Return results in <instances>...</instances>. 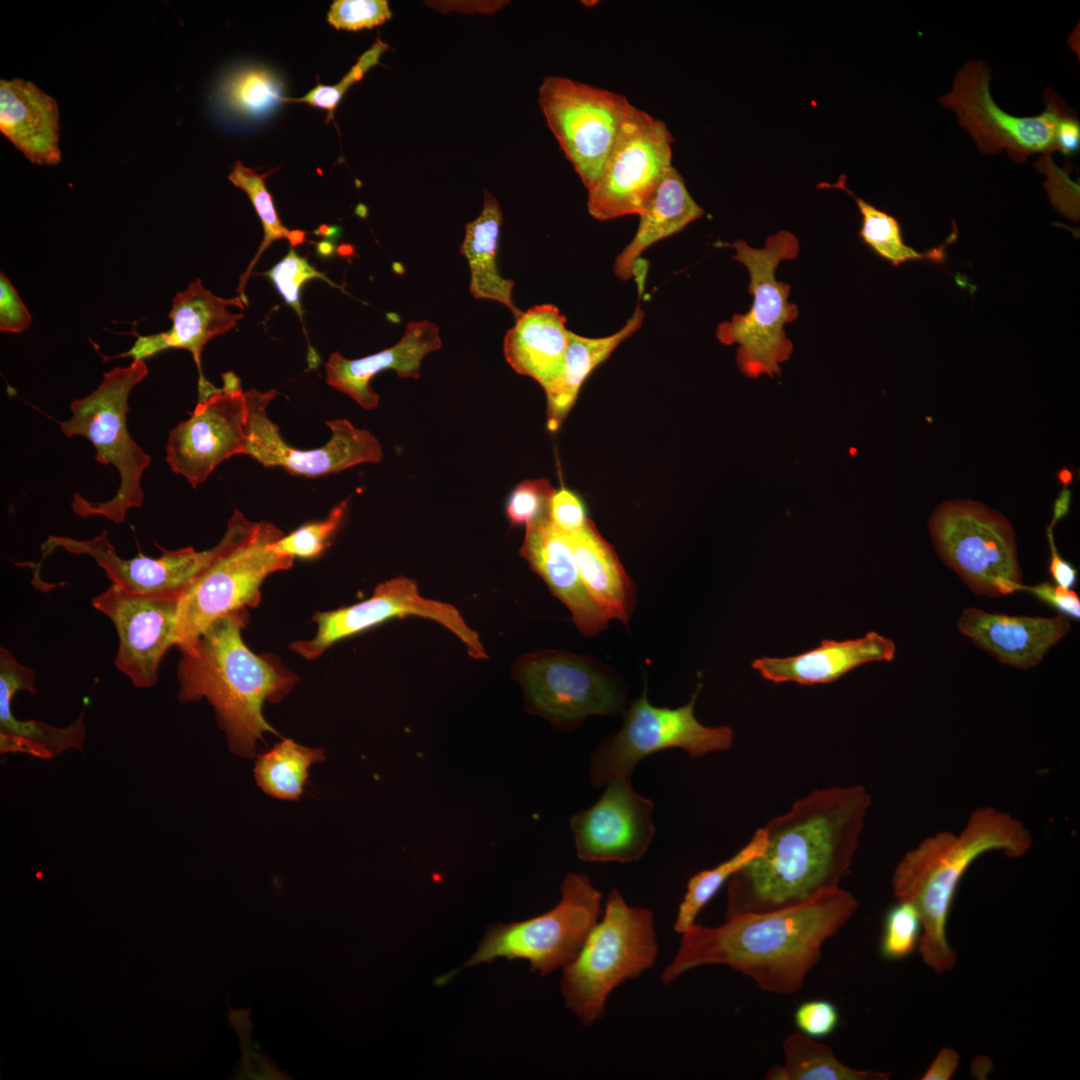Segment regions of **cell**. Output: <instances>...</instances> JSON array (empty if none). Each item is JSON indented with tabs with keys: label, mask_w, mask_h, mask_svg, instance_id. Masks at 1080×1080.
<instances>
[{
	"label": "cell",
	"mask_w": 1080,
	"mask_h": 1080,
	"mask_svg": "<svg viewBox=\"0 0 1080 1080\" xmlns=\"http://www.w3.org/2000/svg\"><path fill=\"white\" fill-rule=\"evenodd\" d=\"M871 796L863 786L816 789L763 828L764 852L728 881L726 918L806 903L848 872Z\"/></svg>",
	"instance_id": "6da1fadb"
},
{
	"label": "cell",
	"mask_w": 1080,
	"mask_h": 1080,
	"mask_svg": "<svg viewBox=\"0 0 1080 1080\" xmlns=\"http://www.w3.org/2000/svg\"><path fill=\"white\" fill-rule=\"evenodd\" d=\"M857 900L837 887L806 903L726 918L717 927L693 924L663 970L670 983L703 965H726L767 992L790 995L818 964L822 945L853 916Z\"/></svg>",
	"instance_id": "7a4b0ae2"
},
{
	"label": "cell",
	"mask_w": 1080,
	"mask_h": 1080,
	"mask_svg": "<svg viewBox=\"0 0 1080 1080\" xmlns=\"http://www.w3.org/2000/svg\"><path fill=\"white\" fill-rule=\"evenodd\" d=\"M1031 845V834L1019 819L983 807L972 812L960 833H936L902 857L892 876L893 894L897 901L908 902L918 911L922 932L917 949L934 972L950 971L957 964L947 924L969 867L987 852L1001 851L1008 858H1018Z\"/></svg>",
	"instance_id": "3957f363"
},
{
	"label": "cell",
	"mask_w": 1080,
	"mask_h": 1080,
	"mask_svg": "<svg viewBox=\"0 0 1080 1080\" xmlns=\"http://www.w3.org/2000/svg\"><path fill=\"white\" fill-rule=\"evenodd\" d=\"M246 609L215 620L196 649L178 666L181 702L208 700L225 731L230 750L252 758L264 732L278 734L265 720V701L279 702L298 678L267 656L254 654L243 642Z\"/></svg>",
	"instance_id": "277c9868"
},
{
	"label": "cell",
	"mask_w": 1080,
	"mask_h": 1080,
	"mask_svg": "<svg viewBox=\"0 0 1080 1080\" xmlns=\"http://www.w3.org/2000/svg\"><path fill=\"white\" fill-rule=\"evenodd\" d=\"M658 955L652 912L609 893L601 920L577 956L563 968L560 982L566 1006L590 1026L605 1014L610 993L651 968Z\"/></svg>",
	"instance_id": "5b68a950"
},
{
	"label": "cell",
	"mask_w": 1080,
	"mask_h": 1080,
	"mask_svg": "<svg viewBox=\"0 0 1080 1080\" xmlns=\"http://www.w3.org/2000/svg\"><path fill=\"white\" fill-rule=\"evenodd\" d=\"M147 375L144 360L115 367L104 373L94 391L71 403L68 420L58 422L66 437L87 438L96 449L95 459L101 464L113 465L120 477L116 494L107 501L91 502L76 493L71 508L80 517L101 515L119 524L125 520L129 509L142 506L141 479L151 458L130 435L127 413L130 392Z\"/></svg>",
	"instance_id": "8992f818"
},
{
	"label": "cell",
	"mask_w": 1080,
	"mask_h": 1080,
	"mask_svg": "<svg viewBox=\"0 0 1080 1080\" xmlns=\"http://www.w3.org/2000/svg\"><path fill=\"white\" fill-rule=\"evenodd\" d=\"M733 260L749 272L748 291L753 296L745 314H735L718 325L716 336L726 345L737 344V364L749 377L779 372V364L792 352L793 345L784 326L798 317V307L789 302L790 285L776 279L779 264L798 256L799 241L786 230L769 236L762 248H753L743 240L731 244Z\"/></svg>",
	"instance_id": "52a82bcc"
},
{
	"label": "cell",
	"mask_w": 1080,
	"mask_h": 1080,
	"mask_svg": "<svg viewBox=\"0 0 1080 1080\" xmlns=\"http://www.w3.org/2000/svg\"><path fill=\"white\" fill-rule=\"evenodd\" d=\"M601 901L602 894L587 875L570 873L562 882L561 900L555 907L523 921L490 925L464 967L505 958L527 960L530 971L541 975L564 968L598 922Z\"/></svg>",
	"instance_id": "ba28073f"
},
{
	"label": "cell",
	"mask_w": 1080,
	"mask_h": 1080,
	"mask_svg": "<svg viewBox=\"0 0 1080 1080\" xmlns=\"http://www.w3.org/2000/svg\"><path fill=\"white\" fill-rule=\"evenodd\" d=\"M933 545L947 566L978 595L1022 590L1013 528L995 510L971 500L939 505L929 519Z\"/></svg>",
	"instance_id": "9c48e42d"
},
{
	"label": "cell",
	"mask_w": 1080,
	"mask_h": 1080,
	"mask_svg": "<svg viewBox=\"0 0 1080 1080\" xmlns=\"http://www.w3.org/2000/svg\"><path fill=\"white\" fill-rule=\"evenodd\" d=\"M283 535L275 525L259 522L248 541L221 555L186 588L179 599L176 621V647L182 655L195 651L201 635L215 620L256 607L264 579L293 565L294 557L271 548Z\"/></svg>",
	"instance_id": "30bf717a"
},
{
	"label": "cell",
	"mask_w": 1080,
	"mask_h": 1080,
	"mask_svg": "<svg viewBox=\"0 0 1080 1080\" xmlns=\"http://www.w3.org/2000/svg\"><path fill=\"white\" fill-rule=\"evenodd\" d=\"M527 710L561 730L579 727L592 715L624 713L623 686L593 658L562 650H540L519 658L512 668Z\"/></svg>",
	"instance_id": "8fae6325"
},
{
	"label": "cell",
	"mask_w": 1080,
	"mask_h": 1080,
	"mask_svg": "<svg viewBox=\"0 0 1080 1080\" xmlns=\"http://www.w3.org/2000/svg\"><path fill=\"white\" fill-rule=\"evenodd\" d=\"M699 684L691 700L678 708L653 706L647 688L624 711L620 730L603 739L591 755L590 778L599 787L609 781L630 778L635 766L656 752L680 748L692 758L725 751L733 743L729 726H705L694 715Z\"/></svg>",
	"instance_id": "7c38bea8"
},
{
	"label": "cell",
	"mask_w": 1080,
	"mask_h": 1080,
	"mask_svg": "<svg viewBox=\"0 0 1080 1080\" xmlns=\"http://www.w3.org/2000/svg\"><path fill=\"white\" fill-rule=\"evenodd\" d=\"M990 79V68L983 61L969 60L956 73L951 90L939 98L943 107L955 113L978 150L985 154L1006 150L1019 163L1033 154L1057 151L1058 123L1072 108L1048 88L1041 114L1031 117L1009 114L993 99Z\"/></svg>",
	"instance_id": "4fadbf2b"
},
{
	"label": "cell",
	"mask_w": 1080,
	"mask_h": 1080,
	"mask_svg": "<svg viewBox=\"0 0 1080 1080\" xmlns=\"http://www.w3.org/2000/svg\"><path fill=\"white\" fill-rule=\"evenodd\" d=\"M539 105L565 157L587 190L599 178L631 104L619 93L546 76Z\"/></svg>",
	"instance_id": "5bb4252c"
},
{
	"label": "cell",
	"mask_w": 1080,
	"mask_h": 1080,
	"mask_svg": "<svg viewBox=\"0 0 1080 1080\" xmlns=\"http://www.w3.org/2000/svg\"><path fill=\"white\" fill-rule=\"evenodd\" d=\"M259 523L247 520L234 510L221 540L212 548L196 551L193 547L164 550L153 558L139 553L131 559L121 558L104 529L99 535L85 540L51 535L42 544L43 558L58 548L69 553L87 555L106 572L107 578L127 592L142 595L181 596L186 588L224 553L248 541ZM42 558V559H43Z\"/></svg>",
	"instance_id": "9a60e30c"
},
{
	"label": "cell",
	"mask_w": 1080,
	"mask_h": 1080,
	"mask_svg": "<svg viewBox=\"0 0 1080 1080\" xmlns=\"http://www.w3.org/2000/svg\"><path fill=\"white\" fill-rule=\"evenodd\" d=\"M673 137L666 124L631 105L587 208L605 221L640 214L672 167Z\"/></svg>",
	"instance_id": "2e32d148"
},
{
	"label": "cell",
	"mask_w": 1080,
	"mask_h": 1080,
	"mask_svg": "<svg viewBox=\"0 0 1080 1080\" xmlns=\"http://www.w3.org/2000/svg\"><path fill=\"white\" fill-rule=\"evenodd\" d=\"M247 403L246 455L265 467L278 466L294 476L315 478L337 473L362 463H378L383 453L378 440L368 431L356 428L346 419L328 421L332 436L324 446L312 450L288 445L278 426L271 421L267 407L276 397L272 389L245 392Z\"/></svg>",
	"instance_id": "e0dca14e"
},
{
	"label": "cell",
	"mask_w": 1080,
	"mask_h": 1080,
	"mask_svg": "<svg viewBox=\"0 0 1080 1080\" xmlns=\"http://www.w3.org/2000/svg\"><path fill=\"white\" fill-rule=\"evenodd\" d=\"M419 616L438 622L454 633L475 659L488 658L478 634L453 605L420 595L417 583L399 576L379 584L373 595L355 605L317 613V633L311 640L296 641L291 649L306 659L319 657L330 645L389 619Z\"/></svg>",
	"instance_id": "ac0fdd59"
},
{
	"label": "cell",
	"mask_w": 1080,
	"mask_h": 1080,
	"mask_svg": "<svg viewBox=\"0 0 1080 1080\" xmlns=\"http://www.w3.org/2000/svg\"><path fill=\"white\" fill-rule=\"evenodd\" d=\"M222 379L223 387L198 402L190 417L170 431L166 443L171 471L193 488L223 461L246 455V395L233 372L222 374Z\"/></svg>",
	"instance_id": "d6986e66"
},
{
	"label": "cell",
	"mask_w": 1080,
	"mask_h": 1080,
	"mask_svg": "<svg viewBox=\"0 0 1080 1080\" xmlns=\"http://www.w3.org/2000/svg\"><path fill=\"white\" fill-rule=\"evenodd\" d=\"M179 599L130 593L113 583L92 599L93 607L112 621L118 634L115 666L136 688L156 686L160 661L176 646Z\"/></svg>",
	"instance_id": "ffe728a7"
},
{
	"label": "cell",
	"mask_w": 1080,
	"mask_h": 1080,
	"mask_svg": "<svg viewBox=\"0 0 1080 1080\" xmlns=\"http://www.w3.org/2000/svg\"><path fill=\"white\" fill-rule=\"evenodd\" d=\"M653 809V802L633 789L630 778L609 781L590 808L570 818L577 856L584 862L640 859L654 836Z\"/></svg>",
	"instance_id": "44dd1931"
},
{
	"label": "cell",
	"mask_w": 1080,
	"mask_h": 1080,
	"mask_svg": "<svg viewBox=\"0 0 1080 1080\" xmlns=\"http://www.w3.org/2000/svg\"><path fill=\"white\" fill-rule=\"evenodd\" d=\"M519 553L567 606L580 633L594 636L607 627L609 619L586 589L567 535L548 515L526 526Z\"/></svg>",
	"instance_id": "7402d4cb"
},
{
	"label": "cell",
	"mask_w": 1080,
	"mask_h": 1080,
	"mask_svg": "<svg viewBox=\"0 0 1080 1080\" xmlns=\"http://www.w3.org/2000/svg\"><path fill=\"white\" fill-rule=\"evenodd\" d=\"M36 672L20 664L6 648L0 649V753L26 754L53 759L67 750H81L86 740L84 711L65 727L14 716L12 701L17 692L37 693Z\"/></svg>",
	"instance_id": "603a6c76"
},
{
	"label": "cell",
	"mask_w": 1080,
	"mask_h": 1080,
	"mask_svg": "<svg viewBox=\"0 0 1080 1080\" xmlns=\"http://www.w3.org/2000/svg\"><path fill=\"white\" fill-rule=\"evenodd\" d=\"M958 629L999 662L1021 669L1038 665L1070 631L1068 617L1009 616L967 608Z\"/></svg>",
	"instance_id": "cb8c5ba5"
},
{
	"label": "cell",
	"mask_w": 1080,
	"mask_h": 1080,
	"mask_svg": "<svg viewBox=\"0 0 1080 1080\" xmlns=\"http://www.w3.org/2000/svg\"><path fill=\"white\" fill-rule=\"evenodd\" d=\"M441 346L437 325L427 320L411 321L394 346L378 353L359 359H347L339 352L332 353L325 366V380L362 408L372 410L380 400L370 386L375 375L393 369L401 378H419L422 359Z\"/></svg>",
	"instance_id": "d4e9b609"
},
{
	"label": "cell",
	"mask_w": 1080,
	"mask_h": 1080,
	"mask_svg": "<svg viewBox=\"0 0 1080 1080\" xmlns=\"http://www.w3.org/2000/svg\"><path fill=\"white\" fill-rule=\"evenodd\" d=\"M229 306L244 309L247 306L242 296L225 299L206 289L198 278L187 289L173 298L169 318L172 327L169 331L155 335L157 353L170 349L188 350L198 369V402L216 393L220 388L212 385L203 375L201 353L212 338L222 335L236 327L244 317L228 310Z\"/></svg>",
	"instance_id": "484cf974"
},
{
	"label": "cell",
	"mask_w": 1080,
	"mask_h": 1080,
	"mask_svg": "<svg viewBox=\"0 0 1080 1080\" xmlns=\"http://www.w3.org/2000/svg\"><path fill=\"white\" fill-rule=\"evenodd\" d=\"M895 651L891 639L871 631L853 640L824 639L818 647L794 656L757 658L752 668L773 683L826 684L863 664L891 661Z\"/></svg>",
	"instance_id": "4316f807"
},
{
	"label": "cell",
	"mask_w": 1080,
	"mask_h": 1080,
	"mask_svg": "<svg viewBox=\"0 0 1080 1080\" xmlns=\"http://www.w3.org/2000/svg\"><path fill=\"white\" fill-rule=\"evenodd\" d=\"M0 131L35 164L61 160L57 102L32 82L0 81Z\"/></svg>",
	"instance_id": "83f0119b"
},
{
	"label": "cell",
	"mask_w": 1080,
	"mask_h": 1080,
	"mask_svg": "<svg viewBox=\"0 0 1080 1080\" xmlns=\"http://www.w3.org/2000/svg\"><path fill=\"white\" fill-rule=\"evenodd\" d=\"M568 340L565 316L555 305L541 304L516 318L505 335L503 352L516 373L545 388L563 371Z\"/></svg>",
	"instance_id": "f1b7e54d"
},
{
	"label": "cell",
	"mask_w": 1080,
	"mask_h": 1080,
	"mask_svg": "<svg viewBox=\"0 0 1080 1080\" xmlns=\"http://www.w3.org/2000/svg\"><path fill=\"white\" fill-rule=\"evenodd\" d=\"M704 210L692 198L685 181L674 166L670 167L659 186L639 214V225L632 241L616 257L614 272L621 280L636 277L644 281L646 268L640 264L641 254L654 243L682 231L701 218Z\"/></svg>",
	"instance_id": "f546056e"
},
{
	"label": "cell",
	"mask_w": 1080,
	"mask_h": 1080,
	"mask_svg": "<svg viewBox=\"0 0 1080 1080\" xmlns=\"http://www.w3.org/2000/svg\"><path fill=\"white\" fill-rule=\"evenodd\" d=\"M566 535L591 597L609 620L626 623L635 605V586L614 548L590 519L581 529Z\"/></svg>",
	"instance_id": "4dcf8cb0"
},
{
	"label": "cell",
	"mask_w": 1080,
	"mask_h": 1080,
	"mask_svg": "<svg viewBox=\"0 0 1080 1080\" xmlns=\"http://www.w3.org/2000/svg\"><path fill=\"white\" fill-rule=\"evenodd\" d=\"M643 320L644 312L638 306L625 325L612 335L589 338L569 331L563 371L557 379L543 388L547 398L549 431L555 432L560 428L587 377L641 327Z\"/></svg>",
	"instance_id": "1f68e13d"
},
{
	"label": "cell",
	"mask_w": 1080,
	"mask_h": 1080,
	"mask_svg": "<svg viewBox=\"0 0 1080 1080\" xmlns=\"http://www.w3.org/2000/svg\"><path fill=\"white\" fill-rule=\"evenodd\" d=\"M503 215L497 199L484 190L480 215L465 225L461 254L469 263L470 293L475 299L497 301L505 305L515 319L522 313L512 300L514 281L503 278L497 268V249Z\"/></svg>",
	"instance_id": "d6a6232c"
},
{
	"label": "cell",
	"mask_w": 1080,
	"mask_h": 1080,
	"mask_svg": "<svg viewBox=\"0 0 1080 1080\" xmlns=\"http://www.w3.org/2000/svg\"><path fill=\"white\" fill-rule=\"evenodd\" d=\"M820 186L841 189L855 200L861 215L859 238L877 256L888 261L894 267L911 261H927L935 264L945 263L947 245L957 238V228H954L945 243L920 252L904 242L900 222L886 211L856 196L846 187L843 175L839 177L835 184H821Z\"/></svg>",
	"instance_id": "836d02e7"
},
{
	"label": "cell",
	"mask_w": 1080,
	"mask_h": 1080,
	"mask_svg": "<svg viewBox=\"0 0 1080 1080\" xmlns=\"http://www.w3.org/2000/svg\"><path fill=\"white\" fill-rule=\"evenodd\" d=\"M783 1065L769 1068L768 1080H887L886 1072L857 1070L844 1065L833 1050L799 1031L789 1034L782 1045Z\"/></svg>",
	"instance_id": "e575fe53"
},
{
	"label": "cell",
	"mask_w": 1080,
	"mask_h": 1080,
	"mask_svg": "<svg viewBox=\"0 0 1080 1080\" xmlns=\"http://www.w3.org/2000/svg\"><path fill=\"white\" fill-rule=\"evenodd\" d=\"M285 84L272 69L243 65L231 70L219 87V99L231 114L246 120H262L275 113L287 97Z\"/></svg>",
	"instance_id": "d590c367"
},
{
	"label": "cell",
	"mask_w": 1080,
	"mask_h": 1080,
	"mask_svg": "<svg viewBox=\"0 0 1080 1080\" xmlns=\"http://www.w3.org/2000/svg\"><path fill=\"white\" fill-rule=\"evenodd\" d=\"M326 759L321 748H309L283 739L258 756L254 776L267 795L282 800H298L309 778V768Z\"/></svg>",
	"instance_id": "8d00e7d4"
},
{
	"label": "cell",
	"mask_w": 1080,
	"mask_h": 1080,
	"mask_svg": "<svg viewBox=\"0 0 1080 1080\" xmlns=\"http://www.w3.org/2000/svg\"><path fill=\"white\" fill-rule=\"evenodd\" d=\"M767 844L763 827L758 828L750 841L727 860L711 869H705L693 875L688 883L685 895L679 905L674 929L683 933L689 929L708 902L720 888L748 862L760 856Z\"/></svg>",
	"instance_id": "74e56055"
},
{
	"label": "cell",
	"mask_w": 1080,
	"mask_h": 1080,
	"mask_svg": "<svg viewBox=\"0 0 1080 1080\" xmlns=\"http://www.w3.org/2000/svg\"><path fill=\"white\" fill-rule=\"evenodd\" d=\"M271 173L272 171L267 173H257L255 170L246 167L242 162L236 161L228 176V179L232 184L248 195L261 220L264 231L263 240L255 257L249 264L247 270L240 277L237 291L239 293L238 295L242 296L245 301H247V297L244 290L247 280L258 259L271 243L280 239H287L291 246H297L306 240V232L302 230H289L281 223L272 196L265 185V179Z\"/></svg>",
	"instance_id": "f35d334b"
},
{
	"label": "cell",
	"mask_w": 1080,
	"mask_h": 1080,
	"mask_svg": "<svg viewBox=\"0 0 1080 1080\" xmlns=\"http://www.w3.org/2000/svg\"><path fill=\"white\" fill-rule=\"evenodd\" d=\"M922 925L918 911L908 903L898 901L883 918L879 953L889 961L903 960L918 948Z\"/></svg>",
	"instance_id": "ab89813d"
},
{
	"label": "cell",
	"mask_w": 1080,
	"mask_h": 1080,
	"mask_svg": "<svg viewBox=\"0 0 1080 1080\" xmlns=\"http://www.w3.org/2000/svg\"><path fill=\"white\" fill-rule=\"evenodd\" d=\"M349 497L336 505L321 521L307 523L271 544L274 552L292 557L314 558L320 555L328 540L340 526L349 504Z\"/></svg>",
	"instance_id": "60d3db41"
},
{
	"label": "cell",
	"mask_w": 1080,
	"mask_h": 1080,
	"mask_svg": "<svg viewBox=\"0 0 1080 1080\" xmlns=\"http://www.w3.org/2000/svg\"><path fill=\"white\" fill-rule=\"evenodd\" d=\"M388 49V44L378 37L374 44L359 56L356 63L339 83L332 86L318 83L303 97L287 98L285 103H306L312 107L326 110V123H328L334 119V112L347 90L354 83L360 81L371 68L378 65L381 55Z\"/></svg>",
	"instance_id": "b9f144b4"
},
{
	"label": "cell",
	"mask_w": 1080,
	"mask_h": 1080,
	"mask_svg": "<svg viewBox=\"0 0 1080 1080\" xmlns=\"http://www.w3.org/2000/svg\"><path fill=\"white\" fill-rule=\"evenodd\" d=\"M262 274L271 280L284 301L296 311L302 323L300 291L303 284L311 279H321L333 284L324 273L312 266L307 258L298 255L293 248L282 260Z\"/></svg>",
	"instance_id": "7bdbcfd3"
},
{
	"label": "cell",
	"mask_w": 1080,
	"mask_h": 1080,
	"mask_svg": "<svg viewBox=\"0 0 1080 1080\" xmlns=\"http://www.w3.org/2000/svg\"><path fill=\"white\" fill-rule=\"evenodd\" d=\"M556 489L546 478L524 480L511 492L506 515L512 525L526 526L548 515L549 505Z\"/></svg>",
	"instance_id": "ee69618b"
},
{
	"label": "cell",
	"mask_w": 1080,
	"mask_h": 1080,
	"mask_svg": "<svg viewBox=\"0 0 1080 1080\" xmlns=\"http://www.w3.org/2000/svg\"><path fill=\"white\" fill-rule=\"evenodd\" d=\"M391 17L386 0H335L327 21L337 30L359 31L383 25Z\"/></svg>",
	"instance_id": "f6af8a7d"
},
{
	"label": "cell",
	"mask_w": 1080,
	"mask_h": 1080,
	"mask_svg": "<svg viewBox=\"0 0 1080 1080\" xmlns=\"http://www.w3.org/2000/svg\"><path fill=\"white\" fill-rule=\"evenodd\" d=\"M793 1018L799 1032L814 1039L831 1035L840 1021L839 1011L835 1004L822 999L801 1003L796 1008Z\"/></svg>",
	"instance_id": "bcb514c9"
},
{
	"label": "cell",
	"mask_w": 1080,
	"mask_h": 1080,
	"mask_svg": "<svg viewBox=\"0 0 1080 1080\" xmlns=\"http://www.w3.org/2000/svg\"><path fill=\"white\" fill-rule=\"evenodd\" d=\"M548 516L551 522L565 534L578 531L589 520L582 499L566 488L556 490L552 496Z\"/></svg>",
	"instance_id": "7dc6e473"
},
{
	"label": "cell",
	"mask_w": 1080,
	"mask_h": 1080,
	"mask_svg": "<svg viewBox=\"0 0 1080 1080\" xmlns=\"http://www.w3.org/2000/svg\"><path fill=\"white\" fill-rule=\"evenodd\" d=\"M31 315L8 280L0 274V330L19 333L29 327Z\"/></svg>",
	"instance_id": "c3c4849f"
},
{
	"label": "cell",
	"mask_w": 1080,
	"mask_h": 1080,
	"mask_svg": "<svg viewBox=\"0 0 1080 1080\" xmlns=\"http://www.w3.org/2000/svg\"><path fill=\"white\" fill-rule=\"evenodd\" d=\"M1022 590L1032 593L1040 600L1059 610L1066 617L1074 619L1080 617V599L1071 588L1040 583L1029 587L1023 585Z\"/></svg>",
	"instance_id": "681fc988"
},
{
	"label": "cell",
	"mask_w": 1080,
	"mask_h": 1080,
	"mask_svg": "<svg viewBox=\"0 0 1080 1080\" xmlns=\"http://www.w3.org/2000/svg\"><path fill=\"white\" fill-rule=\"evenodd\" d=\"M1057 150L1065 156H1071L1080 148V122L1075 110L1064 115L1056 131Z\"/></svg>",
	"instance_id": "f907efd6"
},
{
	"label": "cell",
	"mask_w": 1080,
	"mask_h": 1080,
	"mask_svg": "<svg viewBox=\"0 0 1080 1080\" xmlns=\"http://www.w3.org/2000/svg\"><path fill=\"white\" fill-rule=\"evenodd\" d=\"M1047 536L1051 553L1049 572L1058 586L1071 588L1076 581L1077 571L1058 553L1054 542L1052 526H1048Z\"/></svg>",
	"instance_id": "816d5d0a"
},
{
	"label": "cell",
	"mask_w": 1080,
	"mask_h": 1080,
	"mask_svg": "<svg viewBox=\"0 0 1080 1080\" xmlns=\"http://www.w3.org/2000/svg\"><path fill=\"white\" fill-rule=\"evenodd\" d=\"M959 1065V1054L956 1050L943 1047L922 1075V1080H949L954 1075Z\"/></svg>",
	"instance_id": "f5cc1de1"
},
{
	"label": "cell",
	"mask_w": 1080,
	"mask_h": 1080,
	"mask_svg": "<svg viewBox=\"0 0 1080 1080\" xmlns=\"http://www.w3.org/2000/svg\"><path fill=\"white\" fill-rule=\"evenodd\" d=\"M244 1066L247 1069V1075L256 1079H274L276 1072L267 1060H263L262 1056L257 1055L254 1051H245Z\"/></svg>",
	"instance_id": "db71d44e"
},
{
	"label": "cell",
	"mask_w": 1080,
	"mask_h": 1080,
	"mask_svg": "<svg viewBox=\"0 0 1080 1080\" xmlns=\"http://www.w3.org/2000/svg\"><path fill=\"white\" fill-rule=\"evenodd\" d=\"M1070 498H1071V492H1070V490H1068V489L1064 488V489H1063V490L1061 491V493L1059 494V497L1057 498V500H1056V502H1055V505H1054V516H1053V520H1052V522H1051V525H1050V526H1052V527H1053V526H1054V524H1055V523H1056V522H1057V521H1058V520H1059V519H1060V518H1061L1062 516H1064V515H1065V514H1066V513L1068 512V510H1069V505H1070Z\"/></svg>",
	"instance_id": "11a10c76"
},
{
	"label": "cell",
	"mask_w": 1080,
	"mask_h": 1080,
	"mask_svg": "<svg viewBox=\"0 0 1080 1080\" xmlns=\"http://www.w3.org/2000/svg\"><path fill=\"white\" fill-rule=\"evenodd\" d=\"M1058 479L1066 487L1072 481V474L1068 469L1064 468L1058 473Z\"/></svg>",
	"instance_id": "9f6ffc18"
}]
</instances>
